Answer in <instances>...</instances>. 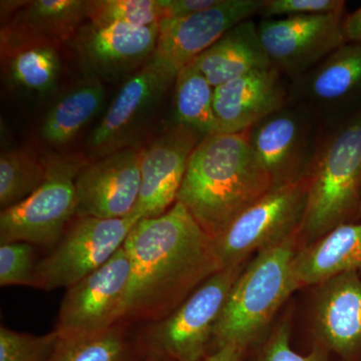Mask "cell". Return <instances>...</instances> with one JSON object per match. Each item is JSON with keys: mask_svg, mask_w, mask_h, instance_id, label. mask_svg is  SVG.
Segmentation results:
<instances>
[{"mask_svg": "<svg viewBox=\"0 0 361 361\" xmlns=\"http://www.w3.org/2000/svg\"><path fill=\"white\" fill-rule=\"evenodd\" d=\"M130 277L120 322H159L221 270L213 238L176 202L167 212L142 218L125 242Z\"/></svg>", "mask_w": 361, "mask_h": 361, "instance_id": "cell-1", "label": "cell"}, {"mask_svg": "<svg viewBox=\"0 0 361 361\" xmlns=\"http://www.w3.org/2000/svg\"><path fill=\"white\" fill-rule=\"evenodd\" d=\"M273 189L249 142V130L204 137L190 157L180 202L212 238Z\"/></svg>", "mask_w": 361, "mask_h": 361, "instance_id": "cell-2", "label": "cell"}, {"mask_svg": "<svg viewBox=\"0 0 361 361\" xmlns=\"http://www.w3.org/2000/svg\"><path fill=\"white\" fill-rule=\"evenodd\" d=\"M361 110L323 126L310 174L300 237L312 243L360 212Z\"/></svg>", "mask_w": 361, "mask_h": 361, "instance_id": "cell-3", "label": "cell"}, {"mask_svg": "<svg viewBox=\"0 0 361 361\" xmlns=\"http://www.w3.org/2000/svg\"><path fill=\"white\" fill-rule=\"evenodd\" d=\"M299 238L300 231L258 252L244 268L214 329L216 349L235 345L245 350L265 331L289 296L300 288L293 267Z\"/></svg>", "mask_w": 361, "mask_h": 361, "instance_id": "cell-4", "label": "cell"}, {"mask_svg": "<svg viewBox=\"0 0 361 361\" xmlns=\"http://www.w3.org/2000/svg\"><path fill=\"white\" fill-rule=\"evenodd\" d=\"M244 265L217 271L172 313L140 327L147 355L176 361H201L208 356L213 332L226 300Z\"/></svg>", "mask_w": 361, "mask_h": 361, "instance_id": "cell-5", "label": "cell"}, {"mask_svg": "<svg viewBox=\"0 0 361 361\" xmlns=\"http://www.w3.org/2000/svg\"><path fill=\"white\" fill-rule=\"evenodd\" d=\"M47 177L32 195L0 214V244L25 242L52 250L77 216L75 180L85 164L49 158Z\"/></svg>", "mask_w": 361, "mask_h": 361, "instance_id": "cell-6", "label": "cell"}, {"mask_svg": "<svg viewBox=\"0 0 361 361\" xmlns=\"http://www.w3.org/2000/svg\"><path fill=\"white\" fill-rule=\"evenodd\" d=\"M307 198V179L273 188L239 214L213 239L221 269L244 265L264 250L300 231Z\"/></svg>", "mask_w": 361, "mask_h": 361, "instance_id": "cell-7", "label": "cell"}, {"mask_svg": "<svg viewBox=\"0 0 361 361\" xmlns=\"http://www.w3.org/2000/svg\"><path fill=\"white\" fill-rule=\"evenodd\" d=\"M141 219L134 213L120 219L75 217L58 245L37 262L33 288H68L94 272L123 246Z\"/></svg>", "mask_w": 361, "mask_h": 361, "instance_id": "cell-8", "label": "cell"}, {"mask_svg": "<svg viewBox=\"0 0 361 361\" xmlns=\"http://www.w3.org/2000/svg\"><path fill=\"white\" fill-rule=\"evenodd\" d=\"M178 73L154 54L142 68L126 80L104 118L92 130L90 151L97 159L137 142L153 123Z\"/></svg>", "mask_w": 361, "mask_h": 361, "instance_id": "cell-9", "label": "cell"}, {"mask_svg": "<svg viewBox=\"0 0 361 361\" xmlns=\"http://www.w3.org/2000/svg\"><path fill=\"white\" fill-rule=\"evenodd\" d=\"M323 126L299 106L286 104L249 129L251 148L273 188L307 179Z\"/></svg>", "mask_w": 361, "mask_h": 361, "instance_id": "cell-10", "label": "cell"}, {"mask_svg": "<svg viewBox=\"0 0 361 361\" xmlns=\"http://www.w3.org/2000/svg\"><path fill=\"white\" fill-rule=\"evenodd\" d=\"M345 11H341L263 18L258 23V32L271 66L289 80L312 70L345 44Z\"/></svg>", "mask_w": 361, "mask_h": 361, "instance_id": "cell-11", "label": "cell"}, {"mask_svg": "<svg viewBox=\"0 0 361 361\" xmlns=\"http://www.w3.org/2000/svg\"><path fill=\"white\" fill-rule=\"evenodd\" d=\"M287 104L314 116L322 126L361 110V44L345 42L319 65L290 80Z\"/></svg>", "mask_w": 361, "mask_h": 361, "instance_id": "cell-12", "label": "cell"}, {"mask_svg": "<svg viewBox=\"0 0 361 361\" xmlns=\"http://www.w3.org/2000/svg\"><path fill=\"white\" fill-rule=\"evenodd\" d=\"M130 269L123 244L106 264L66 288L54 329L59 336L99 331L120 322Z\"/></svg>", "mask_w": 361, "mask_h": 361, "instance_id": "cell-13", "label": "cell"}, {"mask_svg": "<svg viewBox=\"0 0 361 361\" xmlns=\"http://www.w3.org/2000/svg\"><path fill=\"white\" fill-rule=\"evenodd\" d=\"M159 25L135 27L84 23L71 45L85 77L101 82L132 77L155 54Z\"/></svg>", "mask_w": 361, "mask_h": 361, "instance_id": "cell-14", "label": "cell"}, {"mask_svg": "<svg viewBox=\"0 0 361 361\" xmlns=\"http://www.w3.org/2000/svg\"><path fill=\"white\" fill-rule=\"evenodd\" d=\"M141 148L85 164L75 180L77 216L120 219L134 213L141 189Z\"/></svg>", "mask_w": 361, "mask_h": 361, "instance_id": "cell-15", "label": "cell"}, {"mask_svg": "<svg viewBox=\"0 0 361 361\" xmlns=\"http://www.w3.org/2000/svg\"><path fill=\"white\" fill-rule=\"evenodd\" d=\"M263 4L264 0H220L201 13L163 18L155 56L178 73L234 26L260 14Z\"/></svg>", "mask_w": 361, "mask_h": 361, "instance_id": "cell-16", "label": "cell"}, {"mask_svg": "<svg viewBox=\"0 0 361 361\" xmlns=\"http://www.w3.org/2000/svg\"><path fill=\"white\" fill-rule=\"evenodd\" d=\"M202 141L193 130L173 123L142 149L141 189L134 214L155 218L177 202L190 157Z\"/></svg>", "mask_w": 361, "mask_h": 361, "instance_id": "cell-17", "label": "cell"}, {"mask_svg": "<svg viewBox=\"0 0 361 361\" xmlns=\"http://www.w3.org/2000/svg\"><path fill=\"white\" fill-rule=\"evenodd\" d=\"M289 85L288 78L270 66L215 87L214 111L218 132H244L281 110L288 102Z\"/></svg>", "mask_w": 361, "mask_h": 361, "instance_id": "cell-18", "label": "cell"}, {"mask_svg": "<svg viewBox=\"0 0 361 361\" xmlns=\"http://www.w3.org/2000/svg\"><path fill=\"white\" fill-rule=\"evenodd\" d=\"M313 326L320 345L342 356L361 349V274L345 272L317 285Z\"/></svg>", "mask_w": 361, "mask_h": 361, "instance_id": "cell-19", "label": "cell"}, {"mask_svg": "<svg viewBox=\"0 0 361 361\" xmlns=\"http://www.w3.org/2000/svg\"><path fill=\"white\" fill-rule=\"evenodd\" d=\"M87 18V0L23 1L2 25L0 47L32 42L59 45L75 37Z\"/></svg>", "mask_w": 361, "mask_h": 361, "instance_id": "cell-20", "label": "cell"}, {"mask_svg": "<svg viewBox=\"0 0 361 361\" xmlns=\"http://www.w3.org/2000/svg\"><path fill=\"white\" fill-rule=\"evenodd\" d=\"M300 287L313 286L345 272L361 274V222L344 223L303 248L293 262Z\"/></svg>", "mask_w": 361, "mask_h": 361, "instance_id": "cell-21", "label": "cell"}, {"mask_svg": "<svg viewBox=\"0 0 361 361\" xmlns=\"http://www.w3.org/2000/svg\"><path fill=\"white\" fill-rule=\"evenodd\" d=\"M215 89L253 71L270 68L258 32V23L248 20L225 33L193 61Z\"/></svg>", "mask_w": 361, "mask_h": 361, "instance_id": "cell-22", "label": "cell"}, {"mask_svg": "<svg viewBox=\"0 0 361 361\" xmlns=\"http://www.w3.org/2000/svg\"><path fill=\"white\" fill-rule=\"evenodd\" d=\"M139 325L118 322L109 329L59 336L47 361H144Z\"/></svg>", "mask_w": 361, "mask_h": 361, "instance_id": "cell-23", "label": "cell"}, {"mask_svg": "<svg viewBox=\"0 0 361 361\" xmlns=\"http://www.w3.org/2000/svg\"><path fill=\"white\" fill-rule=\"evenodd\" d=\"M104 97L103 82L85 77L59 97L45 114L40 128L42 139L52 146L68 145L99 114Z\"/></svg>", "mask_w": 361, "mask_h": 361, "instance_id": "cell-24", "label": "cell"}, {"mask_svg": "<svg viewBox=\"0 0 361 361\" xmlns=\"http://www.w3.org/2000/svg\"><path fill=\"white\" fill-rule=\"evenodd\" d=\"M2 68L11 85L47 94L56 89L61 77L58 45L32 42L1 47Z\"/></svg>", "mask_w": 361, "mask_h": 361, "instance_id": "cell-25", "label": "cell"}, {"mask_svg": "<svg viewBox=\"0 0 361 361\" xmlns=\"http://www.w3.org/2000/svg\"><path fill=\"white\" fill-rule=\"evenodd\" d=\"M214 87L190 63L178 73L174 84V123L193 130L201 139L217 134Z\"/></svg>", "mask_w": 361, "mask_h": 361, "instance_id": "cell-26", "label": "cell"}, {"mask_svg": "<svg viewBox=\"0 0 361 361\" xmlns=\"http://www.w3.org/2000/svg\"><path fill=\"white\" fill-rule=\"evenodd\" d=\"M47 177V159L28 149H13L0 157V206L2 210L25 200Z\"/></svg>", "mask_w": 361, "mask_h": 361, "instance_id": "cell-27", "label": "cell"}, {"mask_svg": "<svg viewBox=\"0 0 361 361\" xmlns=\"http://www.w3.org/2000/svg\"><path fill=\"white\" fill-rule=\"evenodd\" d=\"M165 18L161 0H87V18L97 26L145 27Z\"/></svg>", "mask_w": 361, "mask_h": 361, "instance_id": "cell-28", "label": "cell"}, {"mask_svg": "<svg viewBox=\"0 0 361 361\" xmlns=\"http://www.w3.org/2000/svg\"><path fill=\"white\" fill-rule=\"evenodd\" d=\"M59 334L56 330L44 336L0 327V361H47L51 355Z\"/></svg>", "mask_w": 361, "mask_h": 361, "instance_id": "cell-29", "label": "cell"}, {"mask_svg": "<svg viewBox=\"0 0 361 361\" xmlns=\"http://www.w3.org/2000/svg\"><path fill=\"white\" fill-rule=\"evenodd\" d=\"M35 248L25 242L0 244V285L2 287H33L35 268Z\"/></svg>", "mask_w": 361, "mask_h": 361, "instance_id": "cell-30", "label": "cell"}, {"mask_svg": "<svg viewBox=\"0 0 361 361\" xmlns=\"http://www.w3.org/2000/svg\"><path fill=\"white\" fill-rule=\"evenodd\" d=\"M345 4L343 0H264L260 14L272 18L336 13L345 11Z\"/></svg>", "mask_w": 361, "mask_h": 361, "instance_id": "cell-31", "label": "cell"}, {"mask_svg": "<svg viewBox=\"0 0 361 361\" xmlns=\"http://www.w3.org/2000/svg\"><path fill=\"white\" fill-rule=\"evenodd\" d=\"M259 361H326V349L317 344L308 355L295 353L290 346V327L284 322L271 334Z\"/></svg>", "mask_w": 361, "mask_h": 361, "instance_id": "cell-32", "label": "cell"}, {"mask_svg": "<svg viewBox=\"0 0 361 361\" xmlns=\"http://www.w3.org/2000/svg\"><path fill=\"white\" fill-rule=\"evenodd\" d=\"M220 0H161L165 18H182L206 9L219 4Z\"/></svg>", "mask_w": 361, "mask_h": 361, "instance_id": "cell-33", "label": "cell"}, {"mask_svg": "<svg viewBox=\"0 0 361 361\" xmlns=\"http://www.w3.org/2000/svg\"><path fill=\"white\" fill-rule=\"evenodd\" d=\"M343 32L346 42L361 44V6L353 13L346 14Z\"/></svg>", "mask_w": 361, "mask_h": 361, "instance_id": "cell-34", "label": "cell"}, {"mask_svg": "<svg viewBox=\"0 0 361 361\" xmlns=\"http://www.w3.org/2000/svg\"><path fill=\"white\" fill-rule=\"evenodd\" d=\"M243 349L235 345H226L216 349L213 353L201 361H241Z\"/></svg>", "mask_w": 361, "mask_h": 361, "instance_id": "cell-35", "label": "cell"}, {"mask_svg": "<svg viewBox=\"0 0 361 361\" xmlns=\"http://www.w3.org/2000/svg\"><path fill=\"white\" fill-rule=\"evenodd\" d=\"M144 361H176L173 358L167 357V356L158 355H149L146 356Z\"/></svg>", "mask_w": 361, "mask_h": 361, "instance_id": "cell-36", "label": "cell"}, {"mask_svg": "<svg viewBox=\"0 0 361 361\" xmlns=\"http://www.w3.org/2000/svg\"><path fill=\"white\" fill-rule=\"evenodd\" d=\"M360 213L361 214V200H360Z\"/></svg>", "mask_w": 361, "mask_h": 361, "instance_id": "cell-37", "label": "cell"}]
</instances>
